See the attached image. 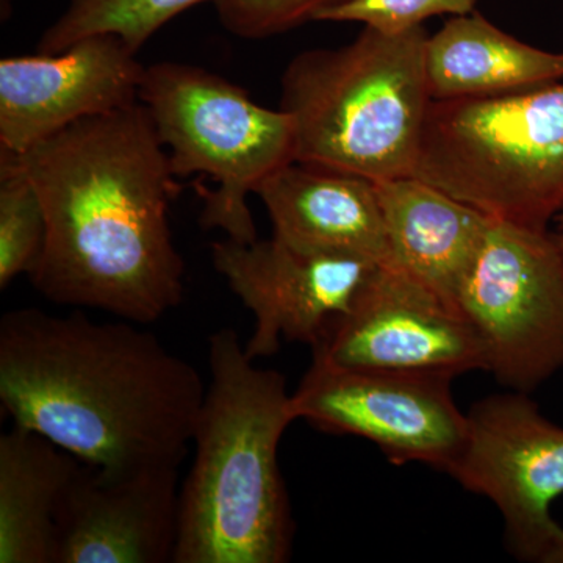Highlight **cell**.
Returning a JSON list of instances; mask_svg holds the SVG:
<instances>
[{
  "label": "cell",
  "instance_id": "6da1fadb",
  "mask_svg": "<svg viewBox=\"0 0 563 563\" xmlns=\"http://www.w3.org/2000/svg\"><path fill=\"white\" fill-rule=\"evenodd\" d=\"M14 155L46 214L29 274L44 298L136 324L180 306L185 262L169 225L180 185L143 103L74 122Z\"/></svg>",
  "mask_w": 563,
  "mask_h": 563
},
{
  "label": "cell",
  "instance_id": "7a4b0ae2",
  "mask_svg": "<svg viewBox=\"0 0 563 563\" xmlns=\"http://www.w3.org/2000/svg\"><path fill=\"white\" fill-rule=\"evenodd\" d=\"M135 324L79 310L3 314L0 401L14 426L107 472L179 470L206 388L191 363Z\"/></svg>",
  "mask_w": 563,
  "mask_h": 563
},
{
  "label": "cell",
  "instance_id": "3957f363",
  "mask_svg": "<svg viewBox=\"0 0 563 563\" xmlns=\"http://www.w3.org/2000/svg\"><path fill=\"white\" fill-rule=\"evenodd\" d=\"M209 365L195 462L179 493L174 563L287 562L295 520L277 462L296 421L287 380L257 368L233 329L210 336Z\"/></svg>",
  "mask_w": 563,
  "mask_h": 563
},
{
  "label": "cell",
  "instance_id": "277c9868",
  "mask_svg": "<svg viewBox=\"0 0 563 563\" xmlns=\"http://www.w3.org/2000/svg\"><path fill=\"white\" fill-rule=\"evenodd\" d=\"M424 25L372 27L351 43L296 55L280 77L279 109L295 124L296 162L372 181L415 176L431 107Z\"/></svg>",
  "mask_w": 563,
  "mask_h": 563
},
{
  "label": "cell",
  "instance_id": "5b68a950",
  "mask_svg": "<svg viewBox=\"0 0 563 563\" xmlns=\"http://www.w3.org/2000/svg\"><path fill=\"white\" fill-rule=\"evenodd\" d=\"M415 176L493 220L550 231L563 213V84L432 101Z\"/></svg>",
  "mask_w": 563,
  "mask_h": 563
},
{
  "label": "cell",
  "instance_id": "8992f818",
  "mask_svg": "<svg viewBox=\"0 0 563 563\" xmlns=\"http://www.w3.org/2000/svg\"><path fill=\"white\" fill-rule=\"evenodd\" d=\"M140 102L150 111L174 176L199 174L217 185L198 187L203 228L221 229L236 242L257 240L247 198L296 162L290 114L258 106L244 88L211 70L177 62L146 66Z\"/></svg>",
  "mask_w": 563,
  "mask_h": 563
},
{
  "label": "cell",
  "instance_id": "52a82bcc",
  "mask_svg": "<svg viewBox=\"0 0 563 563\" xmlns=\"http://www.w3.org/2000/svg\"><path fill=\"white\" fill-rule=\"evenodd\" d=\"M457 307L503 387L529 395L562 372L563 254L554 232L492 220Z\"/></svg>",
  "mask_w": 563,
  "mask_h": 563
},
{
  "label": "cell",
  "instance_id": "ba28073f",
  "mask_svg": "<svg viewBox=\"0 0 563 563\" xmlns=\"http://www.w3.org/2000/svg\"><path fill=\"white\" fill-rule=\"evenodd\" d=\"M466 420L465 444L448 474L498 507L520 561L563 563V528L551 515L563 496V428L528 393L512 390L481 399Z\"/></svg>",
  "mask_w": 563,
  "mask_h": 563
},
{
  "label": "cell",
  "instance_id": "9c48e42d",
  "mask_svg": "<svg viewBox=\"0 0 563 563\" xmlns=\"http://www.w3.org/2000/svg\"><path fill=\"white\" fill-rule=\"evenodd\" d=\"M442 373L343 368L313 358L291 393L296 420L339 435L362 437L395 465L424 463L450 472L468 431Z\"/></svg>",
  "mask_w": 563,
  "mask_h": 563
},
{
  "label": "cell",
  "instance_id": "30bf717a",
  "mask_svg": "<svg viewBox=\"0 0 563 563\" xmlns=\"http://www.w3.org/2000/svg\"><path fill=\"white\" fill-rule=\"evenodd\" d=\"M313 358L453 377L487 372L483 342L462 310L390 263L366 277L350 309L314 344Z\"/></svg>",
  "mask_w": 563,
  "mask_h": 563
},
{
  "label": "cell",
  "instance_id": "8fae6325",
  "mask_svg": "<svg viewBox=\"0 0 563 563\" xmlns=\"http://www.w3.org/2000/svg\"><path fill=\"white\" fill-rule=\"evenodd\" d=\"M214 269L254 314L244 351L251 361L272 357L280 339L314 346L336 317L350 309L376 263L314 254L269 240L211 244Z\"/></svg>",
  "mask_w": 563,
  "mask_h": 563
},
{
  "label": "cell",
  "instance_id": "7c38bea8",
  "mask_svg": "<svg viewBox=\"0 0 563 563\" xmlns=\"http://www.w3.org/2000/svg\"><path fill=\"white\" fill-rule=\"evenodd\" d=\"M146 66L120 36L0 62V146L22 154L85 118L140 102Z\"/></svg>",
  "mask_w": 563,
  "mask_h": 563
},
{
  "label": "cell",
  "instance_id": "4fadbf2b",
  "mask_svg": "<svg viewBox=\"0 0 563 563\" xmlns=\"http://www.w3.org/2000/svg\"><path fill=\"white\" fill-rule=\"evenodd\" d=\"M177 468L107 472L81 462L60 504L52 563H174Z\"/></svg>",
  "mask_w": 563,
  "mask_h": 563
},
{
  "label": "cell",
  "instance_id": "5bb4252c",
  "mask_svg": "<svg viewBox=\"0 0 563 563\" xmlns=\"http://www.w3.org/2000/svg\"><path fill=\"white\" fill-rule=\"evenodd\" d=\"M255 195L282 242L376 265L390 258L376 181L291 162L263 181Z\"/></svg>",
  "mask_w": 563,
  "mask_h": 563
},
{
  "label": "cell",
  "instance_id": "9a60e30c",
  "mask_svg": "<svg viewBox=\"0 0 563 563\" xmlns=\"http://www.w3.org/2000/svg\"><path fill=\"white\" fill-rule=\"evenodd\" d=\"M387 263L457 306L493 218L417 176L377 181Z\"/></svg>",
  "mask_w": 563,
  "mask_h": 563
},
{
  "label": "cell",
  "instance_id": "2e32d148",
  "mask_svg": "<svg viewBox=\"0 0 563 563\" xmlns=\"http://www.w3.org/2000/svg\"><path fill=\"white\" fill-rule=\"evenodd\" d=\"M432 101L493 99L563 80V54L526 44L473 11L451 18L426 43Z\"/></svg>",
  "mask_w": 563,
  "mask_h": 563
},
{
  "label": "cell",
  "instance_id": "e0dca14e",
  "mask_svg": "<svg viewBox=\"0 0 563 563\" xmlns=\"http://www.w3.org/2000/svg\"><path fill=\"white\" fill-rule=\"evenodd\" d=\"M81 461L13 426L0 437V563H52L55 525Z\"/></svg>",
  "mask_w": 563,
  "mask_h": 563
},
{
  "label": "cell",
  "instance_id": "ac0fdd59",
  "mask_svg": "<svg viewBox=\"0 0 563 563\" xmlns=\"http://www.w3.org/2000/svg\"><path fill=\"white\" fill-rule=\"evenodd\" d=\"M203 2L207 0H69L60 18L41 36L38 52L55 54L87 36L110 33L139 54L163 25Z\"/></svg>",
  "mask_w": 563,
  "mask_h": 563
},
{
  "label": "cell",
  "instance_id": "d6986e66",
  "mask_svg": "<svg viewBox=\"0 0 563 563\" xmlns=\"http://www.w3.org/2000/svg\"><path fill=\"white\" fill-rule=\"evenodd\" d=\"M46 242V214L38 192L13 152L0 155V288L31 274Z\"/></svg>",
  "mask_w": 563,
  "mask_h": 563
},
{
  "label": "cell",
  "instance_id": "ffe728a7",
  "mask_svg": "<svg viewBox=\"0 0 563 563\" xmlns=\"http://www.w3.org/2000/svg\"><path fill=\"white\" fill-rule=\"evenodd\" d=\"M352 0H213L222 27L243 40H265L320 20Z\"/></svg>",
  "mask_w": 563,
  "mask_h": 563
},
{
  "label": "cell",
  "instance_id": "44dd1931",
  "mask_svg": "<svg viewBox=\"0 0 563 563\" xmlns=\"http://www.w3.org/2000/svg\"><path fill=\"white\" fill-rule=\"evenodd\" d=\"M479 0H352L325 11L318 21L357 22L385 33L421 27L437 16H465L476 11Z\"/></svg>",
  "mask_w": 563,
  "mask_h": 563
},
{
  "label": "cell",
  "instance_id": "7402d4cb",
  "mask_svg": "<svg viewBox=\"0 0 563 563\" xmlns=\"http://www.w3.org/2000/svg\"><path fill=\"white\" fill-rule=\"evenodd\" d=\"M555 242H558L559 247H561L562 254H563V229H558V231L554 232Z\"/></svg>",
  "mask_w": 563,
  "mask_h": 563
},
{
  "label": "cell",
  "instance_id": "603a6c76",
  "mask_svg": "<svg viewBox=\"0 0 563 563\" xmlns=\"http://www.w3.org/2000/svg\"><path fill=\"white\" fill-rule=\"evenodd\" d=\"M555 225H558V229H563V213L559 214L558 218H555Z\"/></svg>",
  "mask_w": 563,
  "mask_h": 563
}]
</instances>
